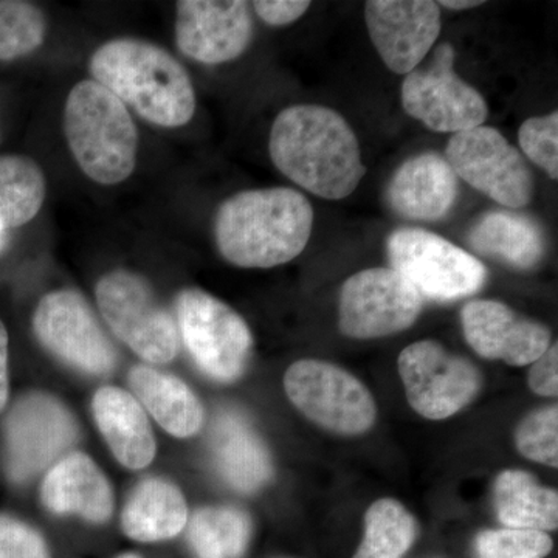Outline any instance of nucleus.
<instances>
[{"label": "nucleus", "mask_w": 558, "mask_h": 558, "mask_svg": "<svg viewBox=\"0 0 558 558\" xmlns=\"http://www.w3.org/2000/svg\"><path fill=\"white\" fill-rule=\"evenodd\" d=\"M417 535L405 506L391 498L374 502L365 515V535L354 558H402Z\"/></svg>", "instance_id": "cd10ccee"}, {"label": "nucleus", "mask_w": 558, "mask_h": 558, "mask_svg": "<svg viewBox=\"0 0 558 558\" xmlns=\"http://www.w3.org/2000/svg\"><path fill=\"white\" fill-rule=\"evenodd\" d=\"M520 148L532 163L542 168L550 179L558 178V113L532 117L521 124Z\"/></svg>", "instance_id": "2f4dec72"}, {"label": "nucleus", "mask_w": 558, "mask_h": 558, "mask_svg": "<svg viewBox=\"0 0 558 558\" xmlns=\"http://www.w3.org/2000/svg\"><path fill=\"white\" fill-rule=\"evenodd\" d=\"M391 269L409 279L422 299L454 301L483 288L487 269L478 258L422 229H399L387 242Z\"/></svg>", "instance_id": "0eeeda50"}, {"label": "nucleus", "mask_w": 558, "mask_h": 558, "mask_svg": "<svg viewBox=\"0 0 558 558\" xmlns=\"http://www.w3.org/2000/svg\"><path fill=\"white\" fill-rule=\"evenodd\" d=\"M189 523V508L174 484L148 478L132 492L121 513V527L135 542L174 538Z\"/></svg>", "instance_id": "b1692460"}, {"label": "nucleus", "mask_w": 558, "mask_h": 558, "mask_svg": "<svg viewBox=\"0 0 558 558\" xmlns=\"http://www.w3.org/2000/svg\"><path fill=\"white\" fill-rule=\"evenodd\" d=\"M553 546L548 534L526 529L486 531L476 538L478 558H545Z\"/></svg>", "instance_id": "7c9ffc66"}, {"label": "nucleus", "mask_w": 558, "mask_h": 558, "mask_svg": "<svg viewBox=\"0 0 558 558\" xmlns=\"http://www.w3.org/2000/svg\"><path fill=\"white\" fill-rule=\"evenodd\" d=\"M446 160L458 179L486 194L502 207H526L534 178L515 146L495 128L480 126L450 138Z\"/></svg>", "instance_id": "9b49d317"}, {"label": "nucleus", "mask_w": 558, "mask_h": 558, "mask_svg": "<svg viewBox=\"0 0 558 558\" xmlns=\"http://www.w3.org/2000/svg\"><path fill=\"white\" fill-rule=\"evenodd\" d=\"M2 234H3V230L0 229V242H2Z\"/></svg>", "instance_id": "58836bf2"}, {"label": "nucleus", "mask_w": 558, "mask_h": 558, "mask_svg": "<svg viewBox=\"0 0 558 558\" xmlns=\"http://www.w3.org/2000/svg\"><path fill=\"white\" fill-rule=\"evenodd\" d=\"M44 506L54 513H78L90 523L112 517V488L87 454L72 453L49 470L40 488Z\"/></svg>", "instance_id": "6ab92c4d"}, {"label": "nucleus", "mask_w": 558, "mask_h": 558, "mask_svg": "<svg viewBox=\"0 0 558 558\" xmlns=\"http://www.w3.org/2000/svg\"><path fill=\"white\" fill-rule=\"evenodd\" d=\"M130 385L135 399L165 432L175 438H190L199 433L205 421L204 407L185 381L150 366L138 365L130 373Z\"/></svg>", "instance_id": "5701e85b"}, {"label": "nucleus", "mask_w": 558, "mask_h": 558, "mask_svg": "<svg viewBox=\"0 0 558 558\" xmlns=\"http://www.w3.org/2000/svg\"><path fill=\"white\" fill-rule=\"evenodd\" d=\"M175 311L180 336L197 366L215 380L240 379L253 347L244 318L201 289L182 290Z\"/></svg>", "instance_id": "423d86ee"}, {"label": "nucleus", "mask_w": 558, "mask_h": 558, "mask_svg": "<svg viewBox=\"0 0 558 558\" xmlns=\"http://www.w3.org/2000/svg\"><path fill=\"white\" fill-rule=\"evenodd\" d=\"M47 20L43 10L24 0H0V61L27 57L43 46Z\"/></svg>", "instance_id": "c85d7f7f"}, {"label": "nucleus", "mask_w": 558, "mask_h": 558, "mask_svg": "<svg viewBox=\"0 0 558 558\" xmlns=\"http://www.w3.org/2000/svg\"><path fill=\"white\" fill-rule=\"evenodd\" d=\"M288 398L310 421L329 432L357 436L368 432L377 407L368 388L351 373L322 362L300 360L284 376Z\"/></svg>", "instance_id": "6e6552de"}, {"label": "nucleus", "mask_w": 558, "mask_h": 558, "mask_svg": "<svg viewBox=\"0 0 558 558\" xmlns=\"http://www.w3.org/2000/svg\"><path fill=\"white\" fill-rule=\"evenodd\" d=\"M253 10L260 20L271 27H284L293 24L310 10L311 2L304 0H256Z\"/></svg>", "instance_id": "f704fd0d"}, {"label": "nucleus", "mask_w": 558, "mask_h": 558, "mask_svg": "<svg viewBox=\"0 0 558 558\" xmlns=\"http://www.w3.org/2000/svg\"><path fill=\"white\" fill-rule=\"evenodd\" d=\"M209 449L220 475L236 490L252 494L269 483L274 473L269 451L241 414L222 411L216 416Z\"/></svg>", "instance_id": "aec40b11"}, {"label": "nucleus", "mask_w": 558, "mask_h": 558, "mask_svg": "<svg viewBox=\"0 0 558 558\" xmlns=\"http://www.w3.org/2000/svg\"><path fill=\"white\" fill-rule=\"evenodd\" d=\"M253 39V20L242 0H180L175 5L179 50L202 64L238 60Z\"/></svg>", "instance_id": "2eb2a0df"}, {"label": "nucleus", "mask_w": 558, "mask_h": 558, "mask_svg": "<svg viewBox=\"0 0 558 558\" xmlns=\"http://www.w3.org/2000/svg\"><path fill=\"white\" fill-rule=\"evenodd\" d=\"M33 329L44 348L73 368L94 376L116 368L117 349L75 290L47 293L33 315Z\"/></svg>", "instance_id": "4468645a"}, {"label": "nucleus", "mask_w": 558, "mask_h": 558, "mask_svg": "<svg viewBox=\"0 0 558 558\" xmlns=\"http://www.w3.org/2000/svg\"><path fill=\"white\" fill-rule=\"evenodd\" d=\"M314 229V208L300 191L274 186L241 191L215 216L220 255L244 269H271L304 252Z\"/></svg>", "instance_id": "f03ea898"}, {"label": "nucleus", "mask_w": 558, "mask_h": 558, "mask_svg": "<svg viewBox=\"0 0 558 558\" xmlns=\"http://www.w3.org/2000/svg\"><path fill=\"white\" fill-rule=\"evenodd\" d=\"M457 53L440 44L428 62H422L402 83V106L428 130L444 134L475 130L487 119V102L454 70Z\"/></svg>", "instance_id": "1a4fd4ad"}, {"label": "nucleus", "mask_w": 558, "mask_h": 558, "mask_svg": "<svg viewBox=\"0 0 558 558\" xmlns=\"http://www.w3.org/2000/svg\"><path fill=\"white\" fill-rule=\"evenodd\" d=\"M92 411L120 464L138 470L154 461L156 439L148 416L135 396L121 388L102 387L95 392Z\"/></svg>", "instance_id": "412c9836"}, {"label": "nucleus", "mask_w": 558, "mask_h": 558, "mask_svg": "<svg viewBox=\"0 0 558 558\" xmlns=\"http://www.w3.org/2000/svg\"><path fill=\"white\" fill-rule=\"evenodd\" d=\"M461 323L470 348L483 359L527 366L550 347L545 325L521 317L499 301H470L462 307Z\"/></svg>", "instance_id": "f3484780"}, {"label": "nucleus", "mask_w": 558, "mask_h": 558, "mask_svg": "<svg viewBox=\"0 0 558 558\" xmlns=\"http://www.w3.org/2000/svg\"><path fill=\"white\" fill-rule=\"evenodd\" d=\"M89 68L94 81L156 126H185L196 112L189 72L170 51L149 40H108L94 51Z\"/></svg>", "instance_id": "7ed1b4c3"}, {"label": "nucleus", "mask_w": 558, "mask_h": 558, "mask_svg": "<svg viewBox=\"0 0 558 558\" xmlns=\"http://www.w3.org/2000/svg\"><path fill=\"white\" fill-rule=\"evenodd\" d=\"M10 379H9V332L0 319V411L9 402Z\"/></svg>", "instance_id": "c9c22d12"}, {"label": "nucleus", "mask_w": 558, "mask_h": 558, "mask_svg": "<svg viewBox=\"0 0 558 558\" xmlns=\"http://www.w3.org/2000/svg\"><path fill=\"white\" fill-rule=\"evenodd\" d=\"M78 438L72 413L53 396L32 392L14 403L5 421V468L25 483L49 468Z\"/></svg>", "instance_id": "ddd939ff"}, {"label": "nucleus", "mask_w": 558, "mask_h": 558, "mask_svg": "<svg viewBox=\"0 0 558 558\" xmlns=\"http://www.w3.org/2000/svg\"><path fill=\"white\" fill-rule=\"evenodd\" d=\"M250 537L252 521L241 509L207 508L191 519L189 542L197 558H242Z\"/></svg>", "instance_id": "bb28decb"}, {"label": "nucleus", "mask_w": 558, "mask_h": 558, "mask_svg": "<svg viewBox=\"0 0 558 558\" xmlns=\"http://www.w3.org/2000/svg\"><path fill=\"white\" fill-rule=\"evenodd\" d=\"M64 135L81 171L100 185L124 182L137 167L138 131L130 110L97 81H80L70 90Z\"/></svg>", "instance_id": "20e7f679"}, {"label": "nucleus", "mask_w": 558, "mask_h": 558, "mask_svg": "<svg viewBox=\"0 0 558 558\" xmlns=\"http://www.w3.org/2000/svg\"><path fill=\"white\" fill-rule=\"evenodd\" d=\"M43 168L20 154L0 156V229H17L38 216L46 201Z\"/></svg>", "instance_id": "a878e982"}, {"label": "nucleus", "mask_w": 558, "mask_h": 558, "mask_svg": "<svg viewBox=\"0 0 558 558\" xmlns=\"http://www.w3.org/2000/svg\"><path fill=\"white\" fill-rule=\"evenodd\" d=\"M469 244L480 255L523 270L537 266L546 247L537 220L509 209L481 216L470 230Z\"/></svg>", "instance_id": "4be33fe9"}, {"label": "nucleus", "mask_w": 558, "mask_h": 558, "mask_svg": "<svg viewBox=\"0 0 558 558\" xmlns=\"http://www.w3.org/2000/svg\"><path fill=\"white\" fill-rule=\"evenodd\" d=\"M458 191V175L446 157L424 153L400 165L389 180L387 199L396 215L433 222L449 215Z\"/></svg>", "instance_id": "a211bd4d"}, {"label": "nucleus", "mask_w": 558, "mask_h": 558, "mask_svg": "<svg viewBox=\"0 0 558 558\" xmlns=\"http://www.w3.org/2000/svg\"><path fill=\"white\" fill-rule=\"evenodd\" d=\"M399 374L411 409L442 421L478 396L481 374L470 360L450 354L438 341L421 340L400 352Z\"/></svg>", "instance_id": "f8f14e48"}, {"label": "nucleus", "mask_w": 558, "mask_h": 558, "mask_svg": "<svg viewBox=\"0 0 558 558\" xmlns=\"http://www.w3.org/2000/svg\"><path fill=\"white\" fill-rule=\"evenodd\" d=\"M0 558H50L46 539L24 521L0 515Z\"/></svg>", "instance_id": "473e14b6"}, {"label": "nucleus", "mask_w": 558, "mask_h": 558, "mask_svg": "<svg viewBox=\"0 0 558 558\" xmlns=\"http://www.w3.org/2000/svg\"><path fill=\"white\" fill-rule=\"evenodd\" d=\"M529 388L538 396L553 398L558 395V347L550 344L542 357L532 363L527 376Z\"/></svg>", "instance_id": "72a5a7b5"}, {"label": "nucleus", "mask_w": 558, "mask_h": 558, "mask_svg": "<svg viewBox=\"0 0 558 558\" xmlns=\"http://www.w3.org/2000/svg\"><path fill=\"white\" fill-rule=\"evenodd\" d=\"M269 150L279 172L323 199L351 196L366 174L357 135L325 106L281 110L271 126Z\"/></svg>", "instance_id": "f257e3e1"}, {"label": "nucleus", "mask_w": 558, "mask_h": 558, "mask_svg": "<svg viewBox=\"0 0 558 558\" xmlns=\"http://www.w3.org/2000/svg\"><path fill=\"white\" fill-rule=\"evenodd\" d=\"M119 558H140L138 556H134V554H124V556H121Z\"/></svg>", "instance_id": "4c0bfd02"}, {"label": "nucleus", "mask_w": 558, "mask_h": 558, "mask_svg": "<svg viewBox=\"0 0 558 558\" xmlns=\"http://www.w3.org/2000/svg\"><path fill=\"white\" fill-rule=\"evenodd\" d=\"M424 299L395 269H366L347 279L340 292L339 326L349 339L371 340L411 328Z\"/></svg>", "instance_id": "9d476101"}, {"label": "nucleus", "mask_w": 558, "mask_h": 558, "mask_svg": "<svg viewBox=\"0 0 558 558\" xmlns=\"http://www.w3.org/2000/svg\"><path fill=\"white\" fill-rule=\"evenodd\" d=\"M365 22L381 61L398 75L425 61L442 27L439 5L432 0H369Z\"/></svg>", "instance_id": "dca6fc26"}, {"label": "nucleus", "mask_w": 558, "mask_h": 558, "mask_svg": "<svg viewBox=\"0 0 558 558\" xmlns=\"http://www.w3.org/2000/svg\"><path fill=\"white\" fill-rule=\"evenodd\" d=\"M483 3L484 2H480V0H442L438 5L444 7V9L464 11L476 9V7L483 5Z\"/></svg>", "instance_id": "e433bc0d"}, {"label": "nucleus", "mask_w": 558, "mask_h": 558, "mask_svg": "<svg viewBox=\"0 0 558 558\" xmlns=\"http://www.w3.org/2000/svg\"><path fill=\"white\" fill-rule=\"evenodd\" d=\"M95 296L109 328L135 354L154 365L174 360L178 325L145 278L131 270L109 271L98 281Z\"/></svg>", "instance_id": "39448f33"}, {"label": "nucleus", "mask_w": 558, "mask_h": 558, "mask_svg": "<svg viewBox=\"0 0 558 558\" xmlns=\"http://www.w3.org/2000/svg\"><path fill=\"white\" fill-rule=\"evenodd\" d=\"M517 449L531 461L557 468L558 409L534 411L520 422L515 432Z\"/></svg>", "instance_id": "c756f323"}, {"label": "nucleus", "mask_w": 558, "mask_h": 558, "mask_svg": "<svg viewBox=\"0 0 558 558\" xmlns=\"http://www.w3.org/2000/svg\"><path fill=\"white\" fill-rule=\"evenodd\" d=\"M498 519L509 529L556 531L558 526V495L554 488L542 486L531 473L505 470L494 487Z\"/></svg>", "instance_id": "393cba45"}]
</instances>
